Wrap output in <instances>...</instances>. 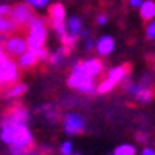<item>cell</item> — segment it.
Segmentation results:
<instances>
[{
    "label": "cell",
    "mask_w": 155,
    "mask_h": 155,
    "mask_svg": "<svg viewBox=\"0 0 155 155\" xmlns=\"http://www.w3.org/2000/svg\"><path fill=\"white\" fill-rule=\"evenodd\" d=\"M0 140L8 146L20 147L23 150H30L34 144L33 132L30 130L28 124H0Z\"/></svg>",
    "instance_id": "1"
},
{
    "label": "cell",
    "mask_w": 155,
    "mask_h": 155,
    "mask_svg": "<svg viewBox=\"0 0 155 155\" xmlns=\"http://www.w3.org/2000/svg\"><path fill=\"white\" fill-rule=\"evenodd\" d=\"M67 84L68 87L78 90V92H81L84 95H93L96 93V82L92 76H88L87 71L82 68L81 65V61L76 62L73 68H71V73L67 79Z\"/></svg>",
    "instance_id": "2"
},
{
    "label": "cell",
    "mask_w": 155,
    "mask_h": 155,
    "mask_svg": "<svg viewBox=\"0 0 155 155\" xmlns=\"http://www.w3.org/2000/svg\"><path fill=\"white\" fill-rule=\"evenodd\" d=\"M130 70H132L130 64H123V65H116V67L110 68L107 71V76L99 84H96V93L98 95H106V93L112 92L116 85L121 84L126 78H129Z\"/></svg>",
    "instance_id": "3"
},
{
    "label": "cell",
    "mask_w": 155,
    "mask_h": 155,
    "mask_svg": "<svg viewBox=\"0 0 155 155\" xmlns=\"http://www.w3.org/2000/svg\"><path fill=\"white\" fill-rule=\"evenodd\" d=\"M48 27H51L59 37H62L64 34H67V30H65V6H64L61 2H54L48 5Z\"/></svg>",
    "instance_id": "4"
},
{
    "label": "cell",
    "mask_w": 155,
    "mask_h": 155,
    "mask_svg": "<svg viewBox=\"0 0 155 155\" xmlns=\"http://www.w3.org/2000/svg\"><path fill=\"white\" fill-rule=\"evenodd\" d=\"M2 50L8 58L17 59L27 50V41H25L23 31H17V33L5 36L2 41Z\"/></svg>",
    "instance_id": "5"
},
{
    "label": "cell",
    "mask_w": 155,
    "mask_h": 155,
    "mask_svg": "<svg viewBox=\"0 0 155 155\" xmlns=\"http://www.w3.org/2000/svg\"><path fill=\"white\" fill-rule=\"evenodd\" d=\"M34 16H36L34 9H33L30 5H27L25 2H19V3H16V5H12V6L9 8V12H8V19L14 22L22 31H23V28L30 23V20H31Z\"/></svg>",
    "instance_id": "6"
},
{
    "label": "cell",
    "mask_w": 155,
    "mask_h": 155,
    "mask_svg": "<svg viewBox=\"0 0 155 155\" xmlns=\"http://www.w3.org/2000/svg\"><path fill=\"white\" fill-rule=\"evenodd\" d=\"M20 73L22 71L19 70L14 59L6 56L2 62H0V79H2V82H3V88L17 82V81H20Z\"/></svg>",
    "instance_id": "7"
},
{
    "label": "cell",
    "mask_w": 155,
    "mask_h": 155,
    "mask_svg": "<svg viewBox=\"0 0 155 155\" xmlns=\"http://www.w3.org/2000/svg\"><path fill=\"white\" fill-rule=\"evenodd\" d=\"M62 126H64V132L67 135H79L85 130V120L79 113L68 112L64 116Z\"/></svg>",
    "instance_id": "8"
},
{
    "label": "cell",
    "mask_w": 155,
    "mask_h": 155,
    "mask_svg": "<svg viewBox=\"0 0 155 155\" xmlns=\"http://www.w3.org/2000/svg\"><path fill=\"white\" fill-rule=\"evenodd\" d=\"M2 123H9V124H28L30 123V112L27 107L22 104H12L8 112L3 115Z\"/></svg>",
    "instance_id": "9"
},
{
    "label": "cell",
    "mask_w": 155,
    "mask_h": 155,
    "mask_svg": "<svg viewBox=\"0 0 155 155\" xmlns=\"http://www.w3.org/2000/svg\"><path fill=\"white\" fill-rule=\"evenodd\" d=\"M27 92H28V85L25 84V82L17 81V82H14V84L5 87L2 92H0V98L5 99V101H12V99L22 98Z\"/></svg>",
    "instance_id": "10"
},
{
    "label": "cell",
    "mask_w": 155,
    "mask_h": 155,
    "mask_svg": "<svg viewBox=\"0 0 155 155\" xmlns=\"http://www.w3.org/2000/svg\"><path fill=\"white\" fill-rule=\"evenodd\" d=\"M16 64H17V67H19L20 71H31V70H34L39 65V59H37V56L34 53V50H28L27 48L17 58Z\"/></svg>",
    "instance_id": "11"
},
{
    "label": "cell",
    "mask_w": 155,
    "mask_h": 155,
    "mask_svg": "<svg viewBox=\"0 0 155 155\" xmlns=\"http://www.w3.org/2000/svg\"><path fill=\"white\" fill-rule=\"evenodd\" d=\"M81 65L87 71V74L92 76L93 79H96L104 73V62L99 58H88L85 61H81Z\"/></svg>",
    "instance_id": "12"
},
{
    "label": "cell",
    "mask_w": 155,
    "mask_h": 155,
    "mask_svg": "<svg viewBox=\"0 0 155 155\" xmlns=\"http://www.w3.org/2000/svg\"><path fill=\"white\" fill-rule=\"evenodd\" d=\"M113 50H115V39L109 34L101 36L98 41H95V51L101 58H106V56L112 54Z\"/></svg>",
    "instance_id": "13"
},
{
    "label": "cell",
    "mask_w": 155,
    "mask_h": 155,
    "mask_svg": "<svg viewBox=\"0 0 155 155\" xmlns=\"http://www.w3.org/2000/svg\"><path fill=\"white\" fill-rule=\"evenodd\" d=\"M65 30L70 36H74V37H79L81 31L84 30V22L81 17L78 16H71L68 20H65Z\"/></svg>",
    "instance_id": "14"
},
{
    "label": "cell",
    "mask_w": 155,
    "mask_h": 155,
    "mask_svg": "<svg viewBox=\"0 0 155 155\" xmlns=\"http://www.w3.org/2000/svg\"><path fill=\"white\" fill-rule=\"evenodd\" d=\"M140 17L143 22H150L153 20L155 16V2L153 0H143V3L140 5Z\"/></svg>",
    "instance_id": "15"
},
{
    "label": "cell",
    "mask_w": 155,
    "mask_h": 155,
    "mask_svg": "<svg viewBox=\"0 0 155 155\" xmlns=\"http://www.w3.org/2000/svg\"><path fill=\"white\" fill-rule=\"evenodd\" d=\"M17 31H22V30L12 20H9L8 17H0V36H8Z\"/></svg>",
    "instance_id": "16"
},
{
    "label": "cell",
    "mask_w": 155,
    "mask_h": 155,
    "mask_svg": "<svg viewBox=\"0 0 155 155\" xmlns=\"http://www.w3.org/2000/svg\"><path fill=\"white\" fill-rule=\"evenodd\" d=\"M113 155H137V147L134 144H120L113 149Z\"/></svg>",
    "instance_id": "17"
},
{
    "label": "cell",
    "mask_w": 155,
    "mask_h": 155,
    "mask_svg": "<svg viewBox=\"0 0 155 155\" xmlns=\"http://www.w3.org/2000/svg\"><path fill=\"white\" fill-rule=\"evenodd\" d=\"M25 3L30 5L33 9H45L50 5V0H25Z\"/></svg>",
    "instance_id": "18"
},
{
    "label": "cell",
    "mask_w": 155,
    "mask_h": 155,
    "mask_svg": "<svg viewBox=\"0 0 155 155\" xmlns=\"http://www.w3.org/2000/svg\"><path fill=\"white\" fill-rule=\"evenodd\" d=\"M59 152H61V155H71L73 153V143L71 141H64L59 147Z\"/></svg>",
    "instance_id": "19"
},
{
    "label": "cell",
    "mask_w": 155,
    "mask_h": 155,
    "mask_svg": "<svg viewBox=\"0 0 155 155\" xmlns=\"http://www.w3.org/2000/svg\"><path fill=\"white\" fill-rule=\"evenodd\" d=\"M153 37H155V23L153 20H150L146 23V39L147 41H153Z\"/></svg>",
    "instance_id": "20"
},
{
    "label": "cell",
    "mask_w": 155,
    "mask_h": 155,
    "mask_svg": "<svg viewBox=\"0 0 155 155\" xmlns=\"http://www.w3.org/2000/svg\"><path fill=\"white\" fill-rule=\"evenodd\" d=\"M84 50H85V53H92V51H95V41H93L92 37H87L85 39Z\"/></svg>",
    "instance_id": "21"
},
{
    "label": "cell",
    "mask_w": 155,
    "mask_h": 155,
    "mask_svg": "<svg viewBox=\"0 0 155 155\" xmlns=\"http://www.w3.org/2000/svg\"><path fill=\"white\" fill-rule=\"evenodd\" d=\"M95 22H96L98 27H104V25H107V22H109V16L107 14H98Z\"/></svg>",
    "instance_id": "22"
},
{
    "label": "cell",
    "mask_w": 155,
    "mask_h": 155,
    "mask_svg": "<svg viewBox=\"0 0 155 155\" xmlns=\"http://www.w3.org/2000/svg\"><path fill=\"white\" fill-rule=\"evenodd\" d=\"M9 5H0V17H8V12H9Z\"/></svg>",
    "instance_id": "23"
},
{
    "label": "cell",
    "mask_w": 155,
    "mask_h": 155,
    "mask_svg": "<svg viewBox=\"0 0 155 155\" xmlns=\"http://www.w3.org/2000/svg\"><path fill=\"white\" fill-rule=\"evenodd\" d=\"M127 2H129V6L132 9H135V8H140V5L143 3V0H127Z\"/></svg>",
    "instance_id": "24"
},
{
    "label": "cell",
    "mask_w": 155,
    "mask_h": 155,
    "mask_svg": "<svg viewBox=\"0 0 155 155\" xmlns=\"http://www.w3.org/2000/svg\"><path fill=\"white\" fill-rule=\"evenodd\" d=\"M141 155H155V150L152 147H144L141 150Z\"/></svg>",
    "instance_id": "25"
},
{
    "label": "cell",
    "mask_w": 155,
    "mask_h": 155,
    "mask_svg": "<svg viewBox=\"0 0 155 155\" xmlns=\"http://www.w3.org/2000/svg\"><path fill=\"white\" fill-rule=\"evenodd\" d=\"M71 155H81V153H71Z\"/></svg>",
    "instance_id": "26"
}]
</instances>
